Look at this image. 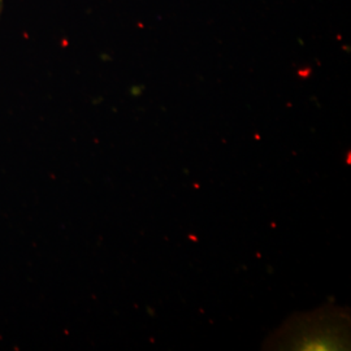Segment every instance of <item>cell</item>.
Instances as JSON below:
<instances>
[{"instance_id": "6da1fadb", "label": "cell", "mask_w": 351, "mask_h": 351, "mask_svg": "<svg viewBox=\"0 0 351 351\" xmlns=\"http://www.w3.org/2000/svg\"><path fill=\"white\" fill-rule=\"evenodd\" d=\"M3 5H4V0H0V17H1V13H3Z\"/></svg>"}]
</instances>
